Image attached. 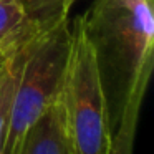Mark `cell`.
<instances>
[{"mask_svg": "<svg viewBox=\"0 0 154 154\" xmlns=\"http://www.w3.org/2000/svg\"><path fill=\"white\" fill-rule=\"evenodd\" d=\"M70 20H63L40 32L28 43L2 154H18L28 128L58 100L70 53Z\"/></svg>", "mask_w": 154, "mask_h": 154, "instance_id": "obj_3", "label": "cell"}, {"mask_svg": "<svg viewBox=\"0 0 154 154\" xmlns=\"http://www.w3.org/2000/svg\"><path fill=\"white\" fill-rule=\"evenodd\" d=\"M144 96L146 94H133L123 101L119 111H118L116 131L111 133L108 154H133Z\"/></svg>", "mask_w": 154, "mask_h": 154, "instance_id": "obj_6", "label": "cell"}, {"mask_svg": "<svg viewBox=\"0 0 154 154\" xmlns=\"http://www.w3.org/2000/svg\"><path fill=\"white\" fill-rule=\"evenodd\" d=\"M70 30V53L60 93L70 149L71 154H108L111 116L83 14L75 17Z\"/></svg>", "mask_w": 154, "mask_h": 154, "instance_id": "obj_2", "label": "cell"}, {"mask_svg": "<svg viewBox=\"0 0 154 154\" xmlns=\"http://www.w3.org/2000/svg\"><path fill=\"white\" fill-rule=\"evenodd\" d=\"M40 32L25 14L18 0H0V42L15 48L27 47Z\"/></svg>", "mask_w": 154, "mask_h": 154, "instance_id": "obj_5", "label": "cell"}, {"mask_svg": "<svg viewBox=\"0 0 154 154\" xmlns=\"http://www.w3.org/2000/svg\"><path fill=\"white\" fill-rule=\"evenodd\" d=\"M28 20L38 30H48L63 20H70L73 5L78 0H18Z\"/></svg>", "mask_w": 154, "mask_h": 154, "instance_id": "obj_8", "label": "cell"}, {"mask_svg": "<svg viewBox=\"0 0 154 154\" xmlns=\"http://www.w3.org/2000/svg\"><path fill=\"white\" fill-rule=\"evenodd\" d=\"M104 96L146 94L154 65V0H93L83 14Z\"/></svg>", "mask_w": 154, "mask_h": 154, "instance_id": "obj_1", "label": "cell"}, {"mask_svg": "<svg viewBox=\"0 0 154 154\" xmlns=\"http://www.w3.org/2000/svg\"><path fill=\"white\" fill-rule=\"evenodd\" d=\"M27 47L10 58L8 65L5 66V71L0 76V154H2V149H4L8 124H10L12 103H14V94H15V90H17V83L20 80L22 65H23Z\"/></svg>", "mask_w": 154, "mask_h": 154, "instance_id": "obj_7", "label": "cell"}, {"mask_svg": "<svg viewBox=\"0 0 154 154\" xmlns=\"http://www.w3.org/2000/svg\"><path fill=\"white\" fill-rule=\"evenodd\" d=\"M18 154H71L60 96L28 128Z\"/></svg>", "mask_w": 154, "mask_h": 154, "instance_id": "obj_4", "label": "cell"}, {"mask_svg": "<svg viewBox=\"0 0 154 154\" xmlns=\"http://www.w3.org/2000/svg\"><path fill=\"white\" fill-rule=\"evenodd\" d=\"M23 48H25V47H22V48H15V47H12V45L5 43V42H0V76H2V73L5 71V66L8 65L10 58L14 57L15 53L22 51Z\"/></svg>", "mask_w": 154, "mask_h": 154, "instance_id": "obj_9", "label": "cell"}]
</instances>
